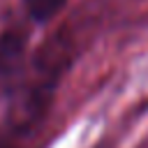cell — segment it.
Instances as JSON below:
<instances>
[{
	"mask_svg": "<svg viewBox=\"0 0 148 148\" xmlns=\"http://www.w3.org/2000/svg\"><path fill=\"white\" fill-rule=\"evenodd\" d=\"M25 51V35L18 30H7L0 35V81L9 79L23 58Z\"/></svg>",
	"mask_w": 148,
	"mask_h": 148,
	"instance_id": "obj_1",
	"label": "cell"
},
{
	"mask_svg": "<svg viewBox=\"0 0 148 148\" xmlns=\"http://www.w3.org/2000/svg\"><path fill=\"white\" fill-rule=\"evenodd\" d=\"M65 2L67 0H23L30 18H35V21H49V18H53L65 7Z\"/></svg>",
	"mask_w": 148,
	"mask_h": 148,
	"instance_id": "obj_2",
	"label": "cell"
},
{
	"mask_svg": "<svg viewBox=\"0 0 148 148\" xmlns=\"http://www.w3.org/2000/svg\"><path fill=\"white\" fill-rule=\"evenodd\" d=\"M0 148H12V146H9L7 141H2V139H0Z\"/></svg>",
	"mask_w": 148,
	"mask_h": 148,
	"instance_id": "obj_3",
	"label": "cell"
}]
</instances>
